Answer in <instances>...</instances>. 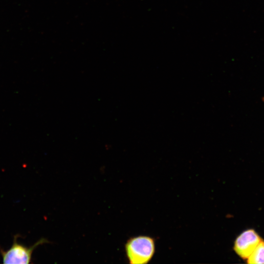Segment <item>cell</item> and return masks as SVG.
<instances>
[{
  "instance_id": "6da1fadb",
  "label": "cell",
  "mask_w": 264,
  "mask_h": 264,
  "mask_svg": "<svg viewBox=\"0 0 264 264\" xmlns=\"http://www.w3.org/2000/svg\"><path fill=\"white\" fill-rule=\"evenodd\" d=\"M125 251L130 264H147L155 252L154 241L146 236L131 238L125 244Z\"/></svg>"
},
{
  "instance_id": "277c9868",
  "label": "cell",
  "mask_w": 264,
  "mask_h": 264,
  "mask_svg": "<svg viewBox=\"0 0 264 264\" xmlns=\"http://www.w3.org/2000/svg\"><path fill=\"white\" fill-rule=\"evenodd\" d=\"M246 260L247 263L249 264H264V241L263 239Z\"/></svg>"
},
{
  "instance_id": "7a4b0ae2",
  "label": "cell",
  "mask_w": 264,
  "mask_h": 264,
  "mask_svg": "<svg viewBox=\"0 0 264 264\" xmlns=\"http://www.w3.org/2000/svg\"><path fill=\"white\" fill-rule=\"evenodd\" d=\"M18 237L17 235L14 237L12 245L7 250H3L0 247V253L2 258L3 263L30 264L33 251L39 245L48 242L47 240L42 238L33 245L27 247L19 243L17 241Z\"/></svg>"
},
{
  "instance_id": "3957f363",
  "label": "cell",
  "mask_w": 264,
  "mask_h": 264,
  "mask_svg": "<svg viewBox=\"0 0 264 264\" xmlns=\"http://www.w3.org/2000/svg\"><path fill=\"white\" fill-rule=\"evenodd\" d=\"M262 239L253 229L243 231L234 242V250L243 260H247Z\"/></svg>"
}]
</instances>
